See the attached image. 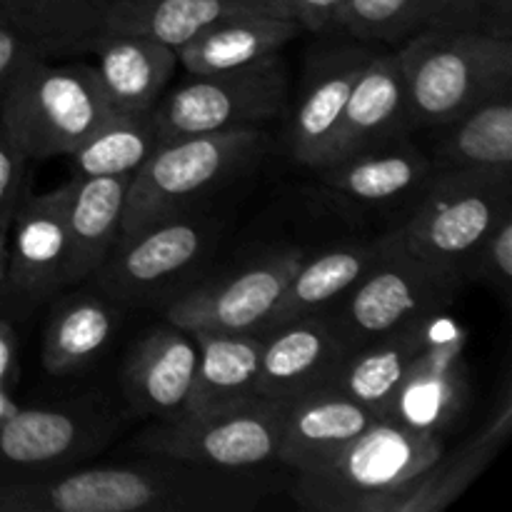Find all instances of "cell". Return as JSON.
I'll return each instance as SVG.
<instances>
[{
	"label": "cell",
	"mask_w": 512,
	"mask_h": 512,
	"mask_svg": "<svg viewBox=\"0 0 512 512\" xmlns=\"http://www.w3.org/2000/svg\"><path fill=\"white\" fill-rule=\"evenodd\" d=\"M265 485L253 470H218L150 455L125 465H93L0 483V512H240Z\"/></svg>",
	"instance_id": "cell-1"
},
{
	"label": "cell",
	"mask_w": 512,
	"mask_h": 512,
	"mask_svg": "<svg viewBox=\"0 0 512 512\" xmlns=\"http://www.w3.org/2000/svg\"><path fill=\"white\" fill-rule=\"evenodd\" d=\"M410 125L443 128L500 95H512V38L425 28L395 48Z\"/></svg>",
	"instance_id": "cell-2"
},
{
	"label": "cell",
	"mask_w": 512,
	"mask_h": 512,
	"mask_svg": "<svg viewBox=\"0 0 512 512\" xmlns=\"http://www.w3.org/2000/svg\"><path fill=\"white\" fill-rule=\"evenodd\" d=\"M110 115L95 65L30 55L0 93V125L25 158H68Z\"/></svg>",
	"instance_id": "cell-3"
},
{
	"label": "cell",
	"mask_w": 512,
	"mask_h": 512,
	"mask_svg": "<svg viewBox=\"0 0 512 512\" xmlns=\"http://www.w3.org/2000/svg\"><path fill=\"white\" fill-rule=\"evenodd\" d=\"M443 438L378 420L325 463L295 473V503L315 512H373L440 453Z\"/></svg>",
	"instance_id": "cell-4"
},
{
	"label": "cell",
	"mask_w": 512,
	"mask_h": 512,
	"mask_svg": "<svg viewBox=\"0 0 512 512\" xmlns=\"http://www.w3.org/2000/svg\"><path fill=\"white\" fill-rule=\"evenodd\" d=\"M512 210V173L435 170L398 230L400 240L425 263L468 283L475 253L500 215Z\"/></svg>",
	"instance_id": "cell-5"
},
{
	"label": "cell",
	"mask_w": 512,
	"mask_h": 512,
	"mask_svg": "<svg viewBox=\"0 0 512 512\" xmlns=\"http://www.w3.org/2000/svg\"><path fill=\"white\" fill-rule=\"evenodd\" d=\"M263 148L265 133L258 125L160 143L130 178L120 238L185 213L200 195L253 163Z\"/></svg>",
	"instance_id": "cell-6"
},
{
	"label": "cell",
	"mask_w": 512,
	"mask_h": 512,
	"mask_svg": "<svg viewBox=\"0 0 512 512\" xmlns=\"http://www.w3.org/2000/svg\"><path fill=\"white\" fill-rule=\"evenodd\" d=\"M463 285L458 275L410 253L398 230H390L373 268L340 298L338 315L328 318L350 350L420 318L445 313Z\"/></svg>",
	"instance_id": "cell-7"
},
{
	"label": "cell",
	"mask_w": 512,
	"mask_h": 512,
	"mask_svg": "<svg viewBox=\"0 0 512 512\" xmlns=\"http://www.w3.org/2000/svg\"><path fill=\"white\" fill-rule=\"evenodd\" d=\"M288 105V73L280 53L213 75H190L183 85L165 90L155 103V130L160 143L188 135L260 125L278 118Z\"/></svg>",
	"instance_id": "cell-8"
},
{
	"label": "cell",
	"mask_w": 512,
	"mask_h": 512,
	"mask_svg": "<svg viewBox=\"0 0 512 512\" xmlns=\"http://www.w3.org/2000/svg\"><path fill=\"white\" fill-rule=\"evenodd\" d=\"M285 405L265 398L245 400L233 408L160 420L140 435L150 455L183 460L218 470H255L278 460Z\"/></svg>",
	"instance_id": "cell-9"
},
{
	"label": "cell",
	"mask_w": 512,
	"mask_h": 512,
	"mask_svg": "<svg viewBox=\"0 0 512 512\" xmlns=\"http://www.w3.org/2000/svg\"><path fill=\"white\" fill-rule=\"evenodd\" d=\"M118 420L95 403L15 408L0 423V483L58 475L103 450Z\"/></svg>",
	"instance_id": "cell-10"
},
{
	"label": "cell",
	"mask_w": 512,
	"mask_h": 512,
	"mask_svg": "<svg viewBox=\"0 0 512 512\" xmlns=\"http://www.w3.org/2000/svg\"><path fill=\"white\" fill-rule=\"evenodd\" d=\"M215 238V228L193 213H178L120 238L98 268L100 288L125 305L153 300L193 268Z\"/></svg>",
	"instance_id": "cell-11"
},
{
	"label": "cell",
	"mask_w": 512,
	"mask_h": 512,
	"mask_svg": "<svg viewBox=\"0 0 512 512\" xmlns=\"http://www.w3.org/2000/svg\"><path fill=\"white\" fill-rule=\"evenodd\" d=\"M68 193V180L48 193L25 190L10 218L3 298L15 313H30L68 285Z\"/></svg>",
	"instance_id": "cell-12"
},
{
	"label": "cell",
	"mask_w": 512,
	"mask_h": 512,
	"mask_svg": "<svg viewBox=\"0 0 512 512\" xmlns=\"http://www.w3.org/2000/svg\"><path fill=\"white\" fill-rule=\"evenodd\" d=\"M303 258L300 248H280L238 275L200 285L170 305L168 323L190 333L260 335Z\"/></svg>",
	"instance_id": "cell-13"
},
{
	"label": "cell",
	"mask_w": 512,
	"mask_h": 512,
	"mask_svg": "<svg viewBox=\"0 0 512 512\" xmlns=\"http://www.w3.org/2000/svg\"><path fill=\"white\" fill-rule=\"evenodd\" d=\"M468 333L440 315L438 328L425 353L415 360L395 393L383 420L415 433L438 435L460 418L468 400V368L463 350Z\"/></svg>",
	"instance_id": "cell-14"
},
{
	"label": "cell",
	"mask_w": 512,
	"mask_h": 512,
	"mask_svg": "<svg viewBox=\"0 0 512 512\" xmlns=\"http://www.w3.org/2000/svg\"><path fill=\"white\" fill-rule=\"evenodd\" d=\"M260 338L263 350L255 385L258 398L290 405L303 395L333 385L345 345L335 333L328 313L293 320L268 330Z\"/></svg>",
	"instance_id": "cell-15"
},
{
	"label": "cell",
	"mask_w": 512,
	"mask_h": 512,
	"mask_svg": "<svg viewBox=\"0 0 512 512\" xmlns=\"http://www.w3.org/2000/svg\"><path fill=\"white\" fill-rule=\"evenodd\" d=\"M512 435V393L505 383L483 428L453 453H440L423 473L380 500L373 512H443L493 465Z\"/></svg>",
	"instance_id": "cell-16"
},
{
	"label": "cell",
	"mask_w": 512,
	"mask_h": 512,
	"mask_svg": "<svg viewBox=\"0 0 512 512\" xmlns=\"http://www.w3.org/2000/svg\"><path fill=\"white\" fill-rule=\"evenodd\" d=\"M198 370V340L168 323L150 330L130 350L123 368L128 403L140 415L175 420L185 413Z\"/></svg>",
	"instance_id": "cell-17"
},
{
	"label": "cell",
	"mask_w": 512,
	"mask_h": 512,
	"mask_svg": "<svg viewBox=\"0 0 512 512\" xmlns=\"http://www.w3.org/2000/svg\"><path fill=\"white\" fill-rule=\"evenodd\" d=\"M413 133L398 55L375 53L355 80L325 168ZM323 170V168H320Z\"/></svg>",
	"instance_id": "cell-18"
},
{
	"label": "cell",
	"mask_w": 512,
	"mask_h": 512,
	"mask_svg": "<svg viewBox=\"0 0 512 512\" xmlns=\"http://www.w3.org/2000/svg\"><path fill=\"white\" fill-rule=\"evenodd\" d=\"M305 80L303 95L288 125V148L298 163L320 170L328 163L335 130L343 118L355 80L375 55L370 48L330 50Z\"/></svg>",
	"instance_id": "cell-19"
},
{
	"label": "cell",
	"mask_w": 512,
	"mask_h": 512,
	"mask_svg": "<svg viewBox=\"0 0 512 512\" xmlns=\"http://www.w3.org/2000/svg\"><path fill=\"white\" fill-rule=\"evenodd\" d=\"M378 420V415L335 385L315 390L285 405L278 460L293 468V473L310 470L333 458Z\"/></svg>",
	"instance_id": "cell-20"
},
{
	"label": "cell",
	"mask_w": 512,
	"mask_h": 512,
	"mask_svg": "<svg viewBox=\"0 0 512 512\" xmlns=\"http://www.w3.org/2000/svg\"><path fill=\"white\" fill-rule=\"evenodd\" d=\"M90 53H95L100 88L113 113H148L155 108L178 70V50L135 33L105 30Z\"/></svg>",
	"instance_id": "cell-21"
},
{
	"label": "cell",
	"mask_w": 512,
	"mask_h": 512,
	"mask_svg": "<svg viewBox=\"0 0 512 512\" xmlns=\"http://www.w3.org/2000/svg\"><path fill=\"white\" fill-rule=\"evenodd\" d=\"M440 315L420 318L393 333L368 340L358 348L345 350L333 380L335 388L343 390L345 395L358 400L360 405H365L370 413L383 420L405 375L410 373L415 360L425 353L433 340Z\"/></svg>",
	"instance_id": "cell-22"
},
{
	"label": "cell",
	"mask_w": 512,
	"mask_h": 512,
	"mask_svg": "<svg viewBox=\"0 0 512 512\" xmlns=\"http://www.w3.org/2000/svg\"><path fill=\"white\" fill-rule=\"evenodd\" d=\"M318 173L330 190L348 203L383 208L400 203L413 193L420 195L435 173V165L433 158L420 150L410 135H405L380 148L338 160Z\"/></svg>",
	"instance_id": "cell-23"
},
{
	"label": "cell",
	"mask_w": 512,
	"mask_h": 512,
	"mask_svg": "<svg viewBox=\"0 0 512 512\" xmlns=\"http://www.w3.org/2000/svg\"><path fill=\"white\" fill-rule=\"evenodd\" d=\"M245 13L290 18L280 0H113L105 30L145 35L180 50L213 25Z\"/></svg>",
	"instance_id": "cell-24"
},
{
	"label": "cell",
	"mask_w": 512,
	"mask_h": 512,
	"mask_svg": "<svg viewBox=\"0 0 512 512\" xmlns=\"http://www.w3.org/2000/svg\"><path fill=\"white\" fill-rule=\"evenodd\" d=\"M68 285L98 273L120 240L130 175L68 178Z\"/></svg>",
	"instance_id": "cell-25"
},
{
	"label": "cell",
	"mask_w": 512,
	"mask_h": 512,
	"mask_svg": "<svg viewBox=\"0 0 512 512\" xmlns=\"http://www.w3.org/2000/svg\"><path fill=\"white\" fill-rule=\"evenodd\" d=\"M383 253V238L373 243H348L335 245L323 253L308 258L305 255L295 273L290 275L278 305L265 320L260 335L268 330L280 328L293 320L308 318V315H323L333 303H338L378 260Z\"/></svg>",
	"instance_id": "cell-26"
},
{
	"label": "cell",
	"mask_w": 512,
	"mask_h": 512,
	"mask_svg": "<svg viewBox=\"0 0 512 512\" xmlns=\"http://www.w3.org/2000/svg\"><path fill=\"white\" fill-rule=\"evenodd\" d=\"M293 18L275 13H245L213 25L178 50L188 75H213L248 68L280 53L300 35Z\"/></svg>",
	"instance_id": "cell-27"
},
{
	"label": "cell",
	"mask_w": 512,
	"mask_h": 512,
	"mask_svg": "<svg viewBox=\"0 0 512 512\" xmlns=\"http://www.w3.org/2000/svg\"><path fill=\"white\" fill-rule=\"evenodd\" d=\"M113 0H0V20L13 25L35 55L90 53Z\"/></svg>",
	"instance_id": "cell-28"
},
{
	"label": "cell",
	"mask_w": 512,
	"mask_h": 512,
	"mask_svg": "<svg viewBox=\"0 0 512 512\" xmlns=\"http://www.w3.org/2000/svg\"><path fill=\"white\" fill-rule=\"evenodd\" d=\"M198 340V370L193 393L183 415L233 408L258 398L260 350L263 338L255 333H193Z\"/></svg>",
	"instance_id": "cell-29"
},
{
	"label": "cell",
	"mask_w": 512,
	"mask_h": 512,
	"mask_svg": "<svg viewBox=\"0 0 512 512\" xmlns=\"http://www.w3.org/2000/svg\"><path fill=\"white\" fill-rule=\"evenodd\" d=\"M443 130L430 153L435 170L512 173V95L478 105Z\"/></svg>",
	"instance_id": "cell-30"
},
{
	"label": "cell",
	"mask_w": 512,
	"mask_h": 512,
	"mask_svg": "<svg viewBox=\"0 0 512 512\" xmlns=\"http://www.w3.org/2000/svg\"><path fill=\"white\" fill-rule=\"evenodd\" d=\"M118 328V313L93 295L65 300L55 308L43 335V368L68 378L88 368Z\"/></svg>",
	"instance_id": "cell-31"
},
{
	"label": "cell",
	"mask_w": 512,
	"mask_h": 512,
	"mask_svg": "<svg viewBox=\"0 0 512 512\" xmlns=\"http://www.w3.org/2000/svg\"><path fill=\"white\" fill-rule=\"evenodd\" d=\"M158 145L160 138L150 110L113 113L68 155L73 163L70 178H110V175L133 178Z\"/></svg>",
	"instance_id": "cell-32"
},
{
	"label": "cell",
	"mask_w": 512,
	"mask_h": 512,
	"mask_svg": "<svg viewBox=\"0 0 512 512\" xmlns=\"http://www.w3.org/2000/svg\"><path fill=\"white\" fill-rule=\"evenodd\" d=\"M433 0H345L328 23L360 43L403 45L430 28Z\"/></svg>",
	"instance_id": "cell-33"
},
{
	"label": "cell",
	"mask_w": 512,
	"mask_h": 512,
	"mask_svg": "<svg viewBox=\"0 0 512 512\" xmlns=\"http://www.w3.org/2000/svg\"><path fill=\"white\" fill-rule=\"evenodd\" d=\"M430 28L480 30L512 38V0H433Z\"/></svg>",
	"instance_id": "cell-34"
},
{
	"label": "cell",
	"mask_w": 512,
	"mask_h": 512,
	"mask_svg": "<svg viewBox=\"0 0 512 512\" xmlns=\"http://www.w3.org/2000/svg\"><path fill=\"white\" fill-rule=\"evenodd\" d=\"M468 280H483L493 285L500 295L510 293L512 283V210L500 215L495 228L475 253L470 263Z\"/></svg>",
	"instance_id": "cell-35"
},
{
	"label": "cell",
	"mask_w": 512,
	"mask_h": 512,
	"mask_svg": "<svg viewBox=\"0 0 512 512\" xmlns=\"http://www.w3.org/2000/svg\"><path fill=\"white\" fill-rule=\"evenodd\" d=\"M25 155L0 125V223H8L25 193Z\"/></svg>",
	"instance_id": "cell-36"
},
{
	"label": "cell",
	"mask_w": 512,
	"mask_h": 512,
	"mask_svg": "<svg viewBox=\"0 0 512 512\" xmlns=\"http://www.w3.org/2000/svg\"><path fill=\"white\" fill-rule=\"evenodd\" d=\"M280 3L300 28L320 33V30H328V23L345 0H280Z\"/></svg>",
	"instance_id": "cell-37"
},
{
	"label": "cell",
	"mask_w": 512,
	"mask_h": 512,
	"mask_svg": "<svg viewBox=\"0 0 512 512\" xmlns=\"http://www.w3.org/2000/svg\"><path fill=\"white\" fill-rule=\"evenodd\" d=\"M33 48L28 45V40L8 25L5 20H0V93L5 90V85L10 83L15 73H18L20 65L30 58Z\"/></svg>",
	"instance_id": "cell-38"
},
{
	"label": "cell",
	"mask_w": 512,
	"mask_h": 512,
	"mask_svg": "<svg viewBox=\"0 0 512 512\" xmlns=\"http://www.w3.org/2000/svg\"><path fill=\"white\" fill-rule=\"evenodd\" d=\"M18 378V340L13 325L0 318V388L13 390Z\"/></svg>",
	"instance_id": "cell-39"
},
{
	"label": "cell",
	"mask_w": 512,
	"mask_h": 512,
	"mask_svg": "<svg viewBox=\"0 0 512 512\" xmlns=\"http://www.w3.org/2000/svg\"><path fill=\"white\" fill-rule=\"evenodd\" d=\"M8 223H0V295L5 290V273H8Z\"/></svg>",
	"instance_id": "cell-40"
},
{
	"label": "cell",
	"mask_w": 512,
	"mask_h": 512,
	"mask_svg": "<svg viewBox=\"0 0 512 512\" xmlns=\"http://www.w3.org/2000/svg\"><path fill=\"white\" fill-rule=\"evenodd\" d=\"M15 408H18V405H15L13 398H10V390L0 388V423H3V420L8 418Z\"/></svg>",
	"instance_id": "cell-41"
}]
</instances>
